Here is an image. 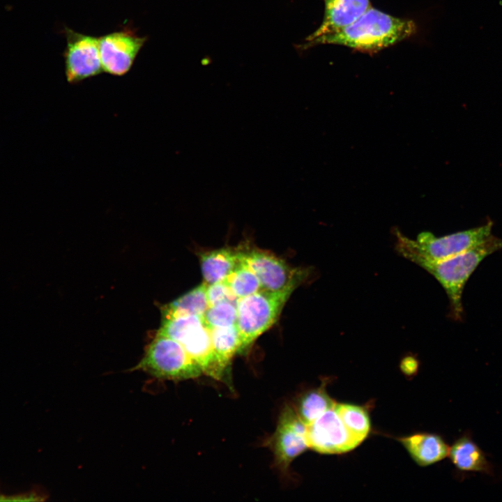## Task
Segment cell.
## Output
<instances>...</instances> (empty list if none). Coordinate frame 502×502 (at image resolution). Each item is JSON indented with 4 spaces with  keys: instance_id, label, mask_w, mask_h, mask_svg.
Segmentation results:
<instances>
[{
    "instance_id": "obj_1",
    "label": "cell",
    "mask_w": 502,
    "mask_h": 502,
    "mask_svg": "<svg viewBox=\"0 0 502 502\" xmlns=\"http://www.w3.org/2000/svg\"><path fill=\"white\" fill-rule=\"evenodd\" d=\"M394 231L397 253L425 269L439 281L449 299L452 318L461 320L464 312L462 294L466 282L485 258L502 249V239L492 236L484 243L466 252L445 259L434 260L420 253L412 245L410 238L398 229Z\"/></svg>"
},
{
    "instance_id": "obj_2",
    "label": "cell",
    "mask_w": 502,
    "mask_h": 502,
    "mask_svg": "<svg viewBox=\"0 0 502 502\" xmlns=\"http://www.w3.org/2000/svg\"><path fill=\"white\" fill-rule=\"evenodd\" d=\"M416 23L370 7L349 25L330 34L305 39L303 48L337 45L366 53H375L409 38L416 32Z\"/></svg>"
},
{
    "instance_id": "obj_3",
    "label": "cell",
    "mask_w": 502,
    "mask_h": 502,
    "mask_svg": "<svg viewBox=\"0 0 502 502\" xmlns=\"http://www.w3.org/2000/svg\"><path fill=\"white\" fill-rule=\"evenodd\" d=\"M299 284L293 283L275 291L261 289L238 298L236 325L241 338L239 353L277 321L286 302Z\"/></svg>"
},
{
    "instance_id": "obj_4",
    "label": "cell",
    "mask_w": 502,
    "mask_h": 502,
    "mask_svg": "<svg viewBox=\"0 0 502 502\" xmlns=\"http://www.w3.org/2000/svg\"><path fill=\"white\" fill-rule=\"evenodd\" d=\"M162 314L157 333L179 342L202 373L223 381L213 353L210 329L201 317L191 314Z\"/></svg>"
},
{
    "instance_id": "obj_5",
    "label": "cell",
    "mask_w": 502,
    "mask_h": 502,
    "mask_svg": "<svg viewBox=\"0 0 502 502\" xmlns=\"http://www.w3.org/2000/svg\"><path fill=\"white\" fill-rule=\"evenodd\" d=\"M132 370L172 381L195 379L203 374L179 342L158 333Z\"/></svg>"
},
{
    "instance_id": "obj_6",
    "label": "cell",
    "mask_w": 502,
    "mask_h": 502,
    "mask_svg": "<svg viewBox=\"0 0 502 502\" xmlns=\"http://www.w3.org/2000/svg\"><path fill=\"white\" fill-rule=\"evenodd\" d=\"M493 223L437 237L430 231L420 233L412 245L422 254L434 260L452 257L486 242L492 235Z\"/></svg>"
},
{
    "instance_id": "obj_7",
    "label": "cell",
    "mask_w": 502,
    "mask_h": 502,
    "mask_svg": "<svg viewBox=\"0 0 502 502\" xmlns=\"http://www.w3.org/2000/svg\"><path fill=\"white\" fill-rule=\"evenodd\" d=\"M274 456V465L283 473L292 461L307 448V425L294 408L286 404L280 412L277 427L269 440Z\"/></svg>"
},
{
    "instance_id": "obj_8",
    "label": "cell",
    "mask_w": 502,
    "mask_h": 502,
    "mask_svg": "<svg viewBox=\"0 0 502 502\" xmlns=\"http://www.w3.org/2000/svg\"><path fill=\"white\" fill-rule=\"evenodd\" d=\"M66 38L63 52L65 74L67 81L76 84L103 72L99 38L83 34L65 27Z\"/></svg>"
},
{
    "instance_id": "obj_9",
    "label": "cell",
    "mask_w": 502,
    "mask_h": 502,
    "mask_svg": "<svg viewBox=\"0 0 502 502\" xmlns=\"http://www.w3.org/2000/svg\"><path fill=\"white\" fill-rule=\"evenodd\" d=\"M241 259L259 279L261 289L280 291L306 279V269L292 268L284 260L268 251L252 249L240 250Z\"/></svg>"
},
{
    "instance_id": "obj_10",
    "label": "cell",
    "mask_w": 502,
    "mask_h": 502,
    "mask_svg": "<svg viewBox=\"0 0 502 502\" xmlns=\"http://www.w3.org/2000/svg\"><path fill=\"white\" fill-rule=\"evenodd\" d=\"M147 40L134 29H123L99 37V50L103 72L115 76L126 74Z\"/></svg>"
},
{
    "instance_id": "obj_11",
    "label": "cell",
    "mask_w": 502,
    "mask_h": 502,
    "mask_svg": "<svg viewBox=\"0 0 502 502\" xmlns=\"http://www.w3.org/2000/svg\"><path fill=\"white\" fill-rule=\"evenodd\" d=\"M308 448L322 454L349 452L360 443L347 430L334 407L307 425Z\"/></svg>"
},
{
    "instance_id": "obj_12",
    "label": "cell",
    "mask_w": 502,
    "mask_h": 502,
    "mask_svg": "<svg viewBox=\"0 0 502 502\" xmlns=\"http://www.w3.org/2000/svg\"><path fill=\"white\" fill-rule=\"evenodd\" d=\"M324 15L319 28L306 39L334 33L353 23L371 6L370 0H323Z\"/></svg>"
},
{
    "instance_id": "obj_13",
    "label": "cell",
    "mask_w": 502,
    "mask_h": 502,
    "mask_svg": "<svg viewBox=\"0 0 502 502\" xmlns=\"http://www.w3.org/2000/svg\"><path fill=\"white\" fill-rule=\"evenodd\" d=\"M414 461L421 466L436 463L448 456L449 447L439 435L416 434L400 439Z\"/></svg>"
},
{
    "instance_id": "obj_14",
    "label": "cell",
    "mask_w": 502,
    "mask_h": 502,
    "mask_svg": "<svg viewBox=\"0 0 502 502\" xmlns=\"http://www.w3.org/2000/svg\"><path fill=\"white\" fill-rule=\"evenodd\" d=\"M452 463L460 471L492 474V467L484 452L469 435H464L449 448Z\"/></svg>"
},
{
    "instance_id": "obj_15",
    "label": "cell",
    "mask_w": 502,
    "mask_h": 502,
    "mask_svg": "<svg viewBox=\"0 0 502 502\" xmlns=\"http://www.w3.org/2000/svg\"><path fill=\"white\" fill-rule=\"evenodd\" d=\"M240 262V250L222 248L200 254L204 282L210 284L225 280Z\"/></svg>"
},
{
    "instance_id": "obj_16",
    "label": "cell",
    "mask_w": 502,
    "mask_h": 502,
    "mask_svg": "<svg viewBox=\"0 0 502 502\" xmlns=\"http://www.w3.org/2000/svg\"><path fill=\"white\" fill-rule=\"evenodd\" d=\"M210 335L216 363L224 379L234 356L240 351L239 333L235 324L211 328Z\"/></svg>"
},
{
    "instance_id": "obj_17",
    "label": "cell",
    "mask_w": 502,
    "mask_h": 502,
    "mask_svg": "<svg viewBox=\"0 0 502 502\" xmlns=\"http://www.w3.org/2000/svg\"><path fill=\"white\" fill-rule=\"evenodd\" d=\"M336 402L327 394L325 384L307 390L297 399L294 407L299 418L310 424L326 411L333 409Z\"/></svg>"
},
{
    "instance_id": "obj_18",
    "label": "cell",
    "mask_w": 502,
    "mask_h": 502,
    "mask_svg": "<svg viewBox=\"0 0 502 502\" xmlns=\"http://www.w3.org/2000/svg\"><path fill=\"white\" fill-rule=\"evenodd\" d=\"M208 307L206 284L203 282L162 307V312L203 317Z\"/></svg>"
},
{
    "instance_id": "obj_19",
    "label": "cell",
    "mask_w": 502,
    "mask_h": 502,
    "mask_svg": "<svg viewBox=\"0 0 502 502\" xmlns=\"http://www.w3.org/2000/svg\"><path fill=\"white\" fill-rule=\"evenodd\" d=\"M334 409L349 432L361 443L370 429L367 412L361 406L349 404L336 403Z\"/></svg>"
},
{
    "instance_id": "obj_20",
    "label": "cell",
    "mask_w": 502,
    "mask_h": 502,
    "mask_svg": "<svg viewBox=\"0 0 502 502\" xmlns=\"http://www.w3.org/2000/svg\"><path fill=\"white\" fill-rule=\"evenodd\" d=\"M233 294L241 298L261 290L260 282L253 271L241 259L225 280Z\"/></svg>"
},
{
    "instance_id": "obj_21",
    "label": "cell",
    "mask_w": 502,
    "mask_h": 502,
    "mask_svg": "<svg viewBox=\"0 0 502 502\" xmlns=\"http://www.w3.org/2000/svg\"><path fill=\"white\" fill-rule=\"evenodd\" d=\"M237 303L222 302L208 307L202 319L209 328L225 327L236 324Z\"/></svg>"
},
{
    "instance_id": "obj_22",
    "label": "cell",
    "mask_w": 502,
    "mask_h": 502,
    "mask_svg": "<svg viewBox=\"0 0 502 502\" xmlns=\"http://www.w3.org/2000/svg\"><path fill=\"white\" fill-rule=\"evenodd\" d=\"M206 296L208 307L226 301L237 303L238 300L225 280L206 284Z\"/></svg>"
},
{
    "instance_id": "obj_23",
    "label": "cell",
    "mask_w": 502,
    "mask_h": 502,
    "mask_svg": "<svg viewBox=\"0 0 502 502\" xmlns=\"http://www.w3.org/2000/svg\"><path fill=\"white\" fill-rule=\"evenodd\" d=\"M45 499V495L41 492L38 489L34 487L33 489L18 494H14L11 495L4 494L0 492V502L6 501H21V502H29V501H41Z\"/></svg>"
},
{
    "instance_id": "obj_24",
    "label": "cell",
    "mask_w": 502,
    "mask_h": 502,
    "mask_svg": "<svg viewBox=\"0 0 502 502\" xmlns=\"http://www.w3.org/2000/svg\"><path fill=\"white\" fill-rule=\"evenodd\" d=\"M418 367V360L412 356L404 358L400 363V368L403 373L407 375L415 374Z\"/></svg>"
}]
</instances>
